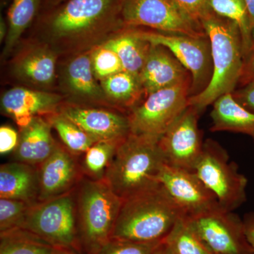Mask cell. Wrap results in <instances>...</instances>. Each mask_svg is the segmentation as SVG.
I'll use <instances>...</instances> for the list:
<instances>
[{"label": "cell", "mask_w": 254, "mask_h": 254, "mask_svg": "<svg viewBox=\"0 0 254 254\" xmlns=\"http://www.w3.org/2000/svg\"><path fill=\"white\" fill-rule=\"evenodd\" d=\"M200 23L210 42L213 76L204 91L190 97L189 105L201 114L222 95L236 89L243 69L244 55L242 36L236 23L212 10Z\"/></svg>", "instance_id": "6da1fadb"}, {"label": "cell", "mask_w": 254, "mask_h": 254, "mask_svg": "<svg viewBox=\"0 0 254 254\" xmlns=\"http://www.w3.org/2000/svg\"><path fill=\"white\" fill-rule=\"evenodd\" d=\"M160 138L130 133L118 145L104 179L122 199L158 186L165 163Z\"/></svg>", "instance_id": "7a4b0ae2"}, {"label": "cell", "mask_w": 254, "mask_h": 254, "mask_svg": "<svg viewBox=\"0 0 254 254\" xmlns=\"http://www.w3.org/2000/svg\"><path fill=\"white\" fill-rule=\"evenodd\" d=\"M182 216L163 187L123 200L111 238L141 243H160Z\"/></svg>", "instance_id": "3957f363"}, {"label": "cell", "mask_w": 254, "mask_h": 254, "mask_svg": "<svg viewBox=\"0 0 254 254\" xmlns=\"http://www.w3.org/2000/svg\"><path fill=\"white\" fill-rule=\"evenodd\" d=\"M76 200L82 254H91L111 238L123 199L105 180L84 177Z\"/></svg>", "instance_id": "277c9868"}, {"label": "cell", "mask_w": 254, "mask_h": 254, "mask_svg": "<svg viewBox=\"0 0 254 254\" xmlns=\"http://www.w3.org/2000/svg\"><path fill=\"white\" fill-rule=\"evenodd\" d=\"M76 190L32 205L21 228L33 232L58 248L83 254L78 234Z\"/></svg>", "instance_id": "5b68a950"}, {"label": "cell", "mask_w": 254, "mask_h": 254, "mask_svg": "<svg viewBox=\"0 0 254 254\" xmlns=\"http://www.w3.org/2000/svg\"><path fill=\"white\" fill-rule=\"evenodd\" d=\"M194 172L224 210L233 212L247 201L248 180L218 142L210 138L204 141Z\"/></svg>", "instance_id": "8992f818"}, {"label": "cell", "mask_w": 254, "mask_h": 254, "mask_svg": "<svg viewBox=\"0 0 254 254\" xmlns=\"http://www.w3.org/2000/svg\"><path fill=\"white\" fill-rule=\"evenodd\" d=\"M190 86L184 82L148 95L128 113L131 133L161 138L188 108Z\"/></svg>", "instance_id": "52a82bcc"}, {"label": "cell", "mask_w": 254, "mask_h": 254, "mask_svg": "<svg viewBox=\"0 0 254 254\" xmlns=\"http://www.w3.org/2000/svg\"><path fill=\"white\" fill-rule=\"evenodd\" d=\"M120 18L125 27H147L195 38L208 36L200 23L173 0H124Z\"/></svg>", "instance_id": "ba28073f"}, {"label": "cell", "mask_w": 254, "mask_h": 254, "mask_svg": "<svg viewBox=\"0 0 254 254\" xmlns=\"http://www.w3.org/2000/svg\"><path fill=\"white\" fill-rule=\"evenodd\" d=\"M133 28L142 39L168 48L190 71L191 75L190 97L200 94L208 87L213 71L211 46L208 36L195 38L154 30Z\"/></svg>", "instance_id": "9c48e42d"}, {"label": "cell", "mask_w": 254, "mask_h": 254, "mask_svg": "<svg viewBox=\"0 0 254 254\" xmlns=\"http://www.w3.org/2000/svg\"><path fill=\"white\" fill-rule=\"evenodd\" d=\"M124 0H66L47 18V24L58 38L81 36L115 22H121ZM122 23V22H121Z\"/></svg>", "instance_id": "30bf717a"}, {"label": "cell", "mask_w": 254, "mask_h": 254, "mask_svg": "<svg viewBox=\"0 0 254 254\" xmlns=\"http://www.w3.org/2000/svg\"><path fill=\"white\" fill-rule=\"evenodd\" d=\"M189 223L213 254H254L243 220L232 211L214 209L188 218Z\"/></svg>", "instance_id": "8fae6325"}, {"label": "cell", "mask_w": 254, "mask_h": 254, "mask_svg": "<svg viewBox=\"0 0 254 254\" xmlns=\"http://www.w3.org/2000/svg\"><path fill=\"white\" fill-rule=\"evenodd\" d=\"M158 182L186 218L221 208L216 197L194 171L165 163L159 174Z\"/></svg>", "instance_id": "7c38bea8"}, {"label": "cell", "mask_w": 254, "mask_h": 254, "mask_svg": "<svg viewBox=\"0 0 254 254\" xmlns=\"http://www.w3.org/2000/svg\"><path fill=\"white\" fill-rule=\"evenodd\" d=\"M200 114L190 106L159 140L165 163L194 171L203 153L204 142L198 122Z\"/></svg>", "instance_id": "4fadbf2b"}, {"label": "cell", "mask_w": 254, "mask_h": 254, "mask_svg": "<svg viewBox=\"0 0 254 254\" xmlns=\"http://www.w3.org/2000/svg\"><path fill=\"white\" fill-rule=\"evenodd\" d=\"M38 202L76 190L84 175L77 156L58 143L53 154L38 165Z\"/></svg>", "instance_id": "5bb4252c"}, {"label": "cell", "mask_w": 254, "mask_h": 254, "mask_svg": "<svg viewBox=\"0 0 254 254\" xmlns=\"http://www.w3.org/2000/svg\"><path fill=\"white\" fill-rule=\"evenodd\" d=\"M95 142L120 143L131 133L128 116L103 109L66 105L60 110Z\"/></svg>", "instance_id": "9a60e30c"}, {"label": "cell", "mask_w": 254, "mask_h": 254, "mask_svg": "<svg viewBox=\"0 0 254 254\" xmlns=\"http://www.w3.org/2000/svg\"><path fill=\"white\" fill-rule=\"evenodd\" d=\"M139 78L144 93L148 95L184 82L191 81V75L168 48L151 44Z\"/></svg>", "instance_id": "2e32d148"}, {"label": "cell", "mask_w": 254, "mask_h": 254, "mask_svg": "<svg viewBox=\"0 0 254 254\" xmlns=\"http://www.w3.org/2000/svg\"><path fill=\"white\" fill-rule=\"evenodd\" d=\"M60 99L58 95L19 87L4 93L1 98V108L21 129L28 127L35 117L46 118L58 112Z\"/></svg>", "instance_id": "e0dca14e"}, {"label": "cell", "mask_w": 254, "mask_h": 254, "mask_svg": "<svg viewBox=\"0 0 254 254\" xmlns=\"http://www.w3.org/2000/svg\"><path fill=\"white\" fill-rule=\"evenodd\" d=\"M51 129L46 118L35 117L28 127L21 129L17 147L13 151L14 161L38 167L49 158L58 144Z\"/></svg>", "instance_id": "ac0fdd59"}, {"label": "cell", "mask_w": 254, "mask_h": 254, "mask_svg": "<svg viewBox=\"0 0 254 254\" xmlns=\"http://www.w3.org/2000/svg\"><path fill=\"white\" fill-rule=\"evenodd\" d=\"M39 180L38 168L14 161L0 167V198L38 203Z\"/></svg>", "instance_id": "d6986e66"}, {"label": "cell", "mask_w": 254, "mask_h": 254, "mask_svg": "<svg viewBox=\"0 0 254 254\" xmlns=\"http://www.w3.org/2000/svg\"><path fill=\"white\" fill-rule=\"evenodd\" d=\"M210 117V131L242 133L254 142V113L238 104L232 93L222 95L213 103Z\"/></svg>", "instance_id": "ffe728a7"}, {"label": "cell", "mask_w": 254, "mask_h": 254, "mask_svg": "<svg viewBox=\"0 0 254 254\" xmlns=\"http://www.w3.org/2000/svg\"><path fill=\"white\" fill-rule=\"evenodd\" d=\"M126 28L125 31L103 45L117 53L124 71L139 77L151 44L138 36L134 28Z\"/></svg>", "instance_id": "44dd1931"}, {"label": "cell", "mask_w": 254, "mask_h": 254, "mask_svg": "<svg viewBox=\"0 0 254 254\" xmlns=\"http://www.w3.org/2000/svg\"><path fill=\"white\" fill-rule=\"evenodd\" d=\"M56 57L49 50L37 48L23 55L15 64L19 77L37 85H49L54 80Z\"/></svg>", "instance_id": "7402d4cb"}, {"label": "cell", "mask_w": 254, "mask_h": 254, "mask_svg": "<svg viewBox=\"0 0 254 254\" xmlns=\"http://www.w3.org/2000/svg\"><path fill=\"white\" fill-rule=\"evenodd\" d=\"M65 251L21 227L0 232V254H62Z\"/></svg>", "instance_id": "603a6c76"}, {"label": "cell", "mask_w": 254, "mask_h": 254, "mask_svg": "<svg viewBox=\"0 0 254 254\" xmlns=\"http://www.w3.org/2000/svg\"><path fill=\"white\" fill-rule=\"evenodd\" d=\"M210 5L214 12L237 23L242 36L245 63L254 49L252 20L245 0H210Z\"/></svg>", "instance_id": "cb8c5ba5"}, {"label": "cell", "mask_w": 254, "mask_h": 254, "mask_svg": "<svg viewBox=\"0 0 254 254\" xmlns=\"http://www.w3.org/2000/svg\"><path fill=\"white\" fill-rule=\"evenodd\" d=\"M100 82L103 92L110 99L131 110L144 93L139 77L127 71L115 73Z\"/></svg>", "instance_id": "d4e9b609"}, {"label": "cell", "mask_w": 254, "mask_h": 254, "mask_svg": "<svg viewBox=\"0 0 254 254\" xmlns=\"http://www.w3.org/2000/svg\"><path fill=\"white\" fill-rule=\"evenodd\" d=\"M67 79L70 88L77 94L93 99L101 98L103 92L93 72L91 54L80 55L68 64Z\"/></svg>", "instance_id": "484cf974"}, {"label": "cell", "mask_w": 254, "mask_h": 254, "mask_svg": "<svg viewBox=\"0 0 254 254\" xmlns=\"http://www.w3.org/2000/svg\"><path fill=\"white\" fill-rule=\"evenodd\" d=\"M52 128L58 132L64 146L76 156L83 155L95 143L91 136L59 111L46 117Z\"/></svg>", "instance_id": "4316f807"}, {"label": "cell", "mask_w": 254, "mask_h": 254, "mask_svg": "<svg viewBox=\"0 0 254 254\" xmlns=\"http://www.w3.org/2000/svg\"><path fill=\"white\" fill-rule=\"evenodd\" d=\"M42 0H13L8 11V32L4 52L9 53L35 18Z\"/></svg>", "instance_id": "83f0119b"}, {"label": "cell", "mask_w": 254, "mask_h": 254, "mask_svg": "<svg viewBox=\"0 0 254 254\" xmlns=\"http://www.w3.org/2000/svg\"><path fill=\"white\" fill-rule=\"evenodd\" d=\"M171 254H213L191 228L186 217H180L163 241Z\"/></svg>", "instance_id": "f1b7e54d"}, {"label": "cell", "mask_w": 254, "mask_h": 254, "mask_svg": "<svg viewBox=\"0 0 254 254\" xmlns=\"http://www.w3.org/2000/svg\"><path fill=\"white\" fill-rule=\"evenodd\" d=\"M120 143L98 141L93 143L83 154L81 162L84 177L92 180H103L107 169Z\"/></svg>", "instance_id": "f546056e"}, {"label": "cell", "mask_w": 254, "mask_h": 254, "mask_svg": "<svg viewBox=\"0 0 254 254\" xmlns=\"http://www.w3.org/2000/svg\"><path fill=\"white\" fill-rule=\"evenodd\" d=\"M93 72L100 81L124 71L123 64L115 51L102 45L91 54Z\"/></svg>", "instance_id": "4dcf8cb0"}, {"label": "cell", "mask_w": 254, "mask_h": 254, "mask_svg": "<svg viewBox=\"0 0 254 254\" xmlns=\"http://www.w3.org/2000/svg\"><path fill=\"white\" fill-rule=\"evenodd\" d=\"M31 205L22 200L0 198V232L21 227Z\"/></svg>", "instance_id": "1f68e13d"}, {"label": "cell", "mask_w": 254, "mask_h": 254, "mask_svg": "<svg viewBox=\"0 0 254 254\" xmlns=\"http://www.w3.org/2000/svg\"><path fill=\"white\" fill-rule=\"evenodd\" d=\"M161 243H141L110 238L91 254H153Z\"/></svg>", "instance_id": "d6a6232c"}, {"label": "cell", "mask_w": 254, "mask_h": 254, "mask_svg": "<svg viewBox=\"0 0 254 254\" xmlns=\"http://www.w3.org/2000/svg\"><path fill=\"white\" fill-rule=\"evenodd\" d=\"M173 1L190 15V17L199 23L202 18L213 10L210 7V0H173Z\"/></svg>", "instance_id": "836d02e7"}, {"label": "cell", "mask_w": 254, "mask_h": 254, "mask_svg": "<svg viewBox=\"0 0 254 254\" xmlns=\"http://www.w3.org/2000/svg\"><path fill=\"white\" fill-rule=\"evenodd\" d=\"M232 95L238 104L254 113V81L235 89Z\"/></svg>", "instance_id": "e575fe53"}, {"label": "cell", "mask_w": 254, "mask_h": 254, "mask_svg": "<svg viewBox=\"0 0 254 254\" xmlns=\"http://www.w3.org/2000/svg\"><path fill=\"white\" fill-rule=\"evenodd\" d=\"M19 141V135L12 127L1 126L0 128V153L6 154L14 151L17 147Z\"/></svg>", "instance_id": "d590c367"}, {"label": "cell", "mask_w": 254, "mask_h": 254, "mask_svg": "<svg viewBox=\"0 0 254 254\" xmlns=\"http://www.w3.org/2000/svg\"><path fill=\"white\" fill-rule=\"evenodd\" d=\"M254 81V49L248 59L244 63L243 69L239 82L240 86Z\"/></svg>", "instance_id": "8d00e7d4"}, {"label": "cell", "mask_w": 254, "mask_h": 254, "mask_svg": "<svg viewBox=\"0 0 254 254\" xmlns=\"http://www.w3.org/2000/svg\"><path fill=\"white\" fill-rule=\"evenodd\" d=\"M243 222L246 236L254 252V212L245 214Z\"/></svg>", "instance_id": "74e56055"}, {"label": "cell", "mask_w": 254, "mask_h": 254, "mask_svg": "<svg viewBox=\"0 0 254 254\" xmlns=\"http://www.w3.org/2000/svg\"><path fill=\"white\" fill-rule=\"evenodd\" d=\"M250 12L251 20H252V28H253V36L254 40V0H245Z\"/></svg>", "instance_id": "f35d334b"}, {"label": "cell", "mask_w": 254, "mask_h": 254, "mask_svg": "<svg viewBox=\"0 0 254 254\" xmlns=\"http://www.w3.org/2000/svg\"><path fill=\"white\" fill-rule=\"evenodd\" d=\"M153 254H170V251H169L168 247L165 245L164 242H162L160 245L159 246L158 248L157 249L156 251Z\"/></svg>", "instance_id": "ab89813d"}, {"label": "cell", "mask_w": 254, "mask_h": 254, "mask_svg": "<svg viewBox=\"0 0 254 254\" xmlns=\"http://www.w3.org/2000/svg\"><path fill=\"white\" fill-rule=\"evenodd\" d=\"M0 38H1V41H2L3 38H4L5 35L6 33V24H5V22L4 20H2V18H1V23H0Z\"/></svg>", "instance_id": "60d3db41"}, {"label": "cell", "mask_w": 254, "mask_h": 254, "mask_svg": "<svg viewBox=\"0 0 254 254\" xmlns=\"http://www.w3.org/2000/svg\"><path fill=\"white\" fill-rule=\"evenodd\" d=\"M62 254H80L76 253V252H72V251L67 250V251H65V252H64V253H63Z\"/></svg>", "instance_id": "b9f144b4"}, {"label": "cell", "mask_w": 254, "mask_h": 254, "mask_svg": "<svg viewBox=\"0 0 254 254\" xmlns=\"http://www.w3.org/2000/svg\"><path fill=\"white\" fill-rule=\"evenodd\" d=\"M50 1H51L52 2H53V3H58V2H60V1H62V0H50Z\"/></svg>", "instance_id": "7bdbcfd3"}]
</instances>
